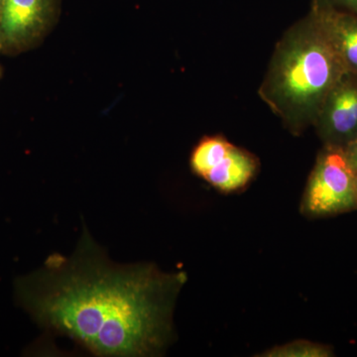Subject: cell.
<instances>
[{
	"mask_svg": "<svg viewBox=\"0 0 357 357\" xmlns=\"http://www.w3.org/2000/svg\"><path fill=\"white\" fill-rule=\"evenodd\" d=\"M311 10L345 72L357 75V14L319 6Z\"/></svg>",
	"mask_w": 357,
	"mask_h": 357,
	"instance_id": "8992f818",
	"label": "cell"
},
{
	"mask_svg": "<svg viewBox=\"0 0 357 357\" xmlns=\"http://www.w3.org/2000/svg\"><path fill=\"white\" fill-rule=\"evenodd\" d=\"M312 6L328 7L357 14V0H312Z\"/></svg>",
	"mask_w": 357,
	"mask_h": 357,
	"instance_id": "30bf717a",
	"label": "cell"
},
{
	"mask_svg": "<svg viewBox=\"0 0 357 357\" xmlns=\"http://www.w3.org/2000/svg\"><path fill=\"white\" fill-rule=\"evenodd\" d=\"M357 210V173L344 149L324 146L303 197L301 211L307 218L333 217Z\"/></svg>",
	"mask_w": 357,
	"mask_h": 357,
	"instance_id": "3957f363",
	"label": "cell"
},
{
	"mask_svg": "<svg viewBox=\"0 0 357 357\" xmlns=\"http://www.w3.org/2000/svg\"><path fill=\"white\" fill-rule=\"evenodd\" d=\"M257 170V161L245 150L232 146L203 178L218 191L231 192L245 187Z\"/></svg>",
	"mask_w": 357,
	"mask_h": 357,
	"instance_id": "52a82bcc",
	"label": "cell"
},
{
	"mask_svg": "<svg viewBox=\"0 0 357 357\" xmlns=\"http://www.w3.org/2000/svg\"><path fill=\"white\" fill-rule=\"evenodd\" d=\"M344 72L310 10L277 43L259 96L291 133L300 135L314 126L326 96Z\"/></svg>",
	"mask_w": 357,
	"mask_h": 357,
	"instance_id": "7a4b0ae2",
	"label": "cell"
},
{
	"mask_svg": "<svg viewBox=\"0 0 357 357\" xmlns=\"http://www.w3.org/2000/svg\"><path fill=\"white\" fill-rule=\"evenodd\" d=\"M4 0H0V15H1L2 6H3Z\"/></svg>",
	"mask_w": 357,
	"mask_h": 357,
	"instance_id": "7c38bea8",
	"label": "cell"
},
{
	"mask_svg": "<svg viewBox=\"0 0 357 357\" xmlns=\"http://www.w3.org/2000/svg\"><path fill=\"white\" fill-rule=\"evenodd\" d=\"M333 356V349L328 345L302 340L272 347L259 354V356L262 357H330Z\"/></svg>",
	"mask_w": 357,
	"mask_h": 357,
	"instance_id": "9c48e42d",
	"label": "cell"
},
{
	"mask_svg": "<svg viewBox=\"0 0 357 357\" xmlns=\"http://www.w3.org/2000/svg\"><path fill=\"white\" fill-rule=\"evenodd\" d=\"M58 11L59 0H4L0 15L3 52L31 48L50 29Z\"/></svg>",
	"mask_w": 357,
	"mask_h": 357,
	"instance_id": "277c9868",
	"label": "cell"
},
{
	"mask_svg": "<svg viewBox=\"0 0 357 357\" xmlns=\"http://www.w3.org/2000/svg\"><path fill=\"white\" fill-rule=\"evenodd\" d=\"M1 52H3V46H2L1 37H0V53H1Z\"/></svg>",
	"mask_w": 357,
	"mask_h": 357,
	"instance_id": "4fadbf2b",
	"label": "cell"
},
{
	"mask_svg": "<svg viewBox=\"0 0 357 357\" xmlns=\"http://www.w3.org/2000/svg\"><path fill=\"white\" fill-rule=\"evenodd\" d=\"M234 144L222 136H206L194 148L190 158L192 172L203 178L231 149Z\"/></svg>",
	"mask_w": 357,
	"mask_h": 357,
	"instance_id": "ba28073f",
	"label": "cell"
},
{
	"mask_svg": "<svg viewBox=\"0 0 357 357\" xmlns=\"http://www.w3.org/2000/svg\"><path fill=\"white\" fill-rule=\"evenodd\" d=\"M1 75H2V69H1V67H0V77H1Z\"/></svg>",
	"mask_w": 357,
	"mask_h": 357,
	"instance_id": "5bb4252c",
	"label": "cell"
},
{
	"mask_svg": "<svg viewBox=\"0 0 357 357\" xmlns=\"http://www.w3.org/2000/svg\"><path fill=\"white\" fill-rule=\"evenodd\" d=\"M314 128L324 146L342 148L357 138V75L344 72L326 96Z\"/></svg>",
	"mask_w": 357,
	"mask_h": 357,
	"instance_id": "5b68a950",
	"label": "cell"
},
{
	"mask_svg": "<svg viewBox=\"0 0 357 357\" xmlns=\"http://www.w3.org/2000/svg\"><path fill=\"white\" fill-rule=\"evenodd\" d=\"M344 152L352 168L357 173V138L344 148Z\"/></svg>",
	"mask_w": 357,
	"mask_h": 357,
	"instance_id": "8fae6325",
	"label": "cell"
},
{
	"mask_svg": "<svg viewBox=\"0 0 357 357\" xmlns=\"http://www.w3.org/2000/svg\"><path fill=\"white\" fill-rule=\"evenodd\" d=\"M187 281L150 263L115 264L84 231L74 255L54 253L15 283L20 306L43 330L96 356H159L174 337L173 312Z\"/></svg>",
	"mask_w": 357,
	"mask_h": 357,
	"instance_id": "6da1fadb",
	"label": "cell"
}]
</instances>
